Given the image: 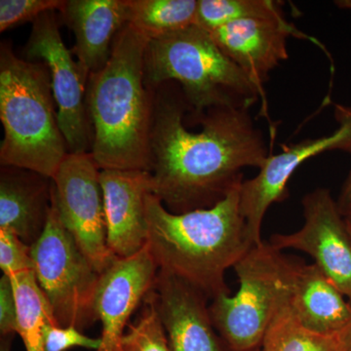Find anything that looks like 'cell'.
<instances>
[{
	"instance_id": "cell-1",
	"label": "cell",
	"mask_w": 351,
	"mask_h": 351,
	"mask_svg": "<svg viewBox=\"0 0 351 351\" xmlns=\"http://www.w3.org/2000/svg\"><path fill=\"white\" fill-rule=\"evenodd\" d=\"M154 91L149 136L152 195L175 214L213 207L243 182V169H260L269 156L250 108L217 107L193 114L200 132L184 126L189 112L181 88Z\"/></svg>"
},
{
	"instance_id": "cell-2",
	"label": "cell",
	"mask_w": 351,
	"mask_h": 351,
	"mask_svg": "<svg viewBox=\"0 0 351 351\" xmlns=\"http://www.w3.org/2000/svg\"><path fill=\"white\" fill-rule=\"evenodd\" d=\"M241 184L213 207L186 213H172L152 193L145 198L147 246L158 270L186 281L208 299L230 295L226 270L253 247L240 210Z\"/></svg>"
},
{
	"instance_id": "cell-3",
	"label": "cell",
	"mask_w": 351,
	"mask_h": 351,
	"mask_svg": "<svg viewBox=\"0 0 351 351\" xmlns=\"http://www.w3.org/2000/svg\"><path fill=\"white\" fill-rule=\"evenodd\" d=\"M149 41L128 23L115 36L108 63L88 78L91 154L101 170L149 172L154 94L145 82Z\"/></svg>"
},
{
	"instance_id": "cell-4",
	"label": "cell",
	"mask_w": 351,
	"mask_h": 351,
	"mask_svg": "<svg viewBox=\"0 0 351 351\" xmlns=\"http://www.w3.org/2000/svg\"><path fill=\"white\" fill-rule=\"evenodd\" d=\"M49 69L43 62L0 48V119L4 137L1 166H12L52 179L69 154L55 112Z\"/></svg>"
},
{
	"instance_id": "cell-5",
	"label": "cell",
	"mask_w": 351,
	"mask_h": 351,
	"mask_svg": "<svg viewBox=\"0 0 351 351\" xmlns=\"http://www.w3.org/2000/svg\"><path fill=\"white\" fill-rule=\"evenodd\" d=\"M145 82L149 90L178 83L193 114L217 107L250 108L265 97L209 32L195 25L149 41Z\"/></svg>"
},
{
	"instance_id": "cell-6",
	"label": "cell",
	"mask_w": 351,
	"mask_h": 351,
	"mask_svg": "<svg viewBox=\"0 0 351 351\" xmlns=\"http://www.w3.org/2000/svg\"><path fill=\"white\" fill-rule=\"evenodd\" d=\"M294 262L263 241L233 267L239 283L237 294L219 295L209 306L228 350H261L270 323L288 301Z\"/></svg>"
},
{
	"instance_id": "cell-7",
	"label": "cell",
	"mask_w": 351,
	"mask_h": 351,
	"mask_svg": "<svg viewBox=\"0 0 351 351\" xmlns=\"http://www.w3.org/2000/svg\"><path fill=\"white\" fill-rule=\"evenodd\" d=\"M31 253L34 276L58 324L83 331L97 322L94 301L101 274L64 228L53 198L47 223Z\"/></svg>"
},
{
	"instance_id": "cell-8",
	"label": "cell",
	"mask_w": 351,
	"mask_h": 351,
	"mask_svg": "<svg viewBox=\"0 0 351 351\" xmlns=\"http://www.w3.org/2000/svg\"><path fill=\"white\" fill-rule=\"evenodd\" d=\"M100 172L91 152L69 154L53 178L52 198L64 228L101 274L119 258L108 248Z\"/></svg>"
},
{
	"instance_id": "cell-9",
	"label": "cell",
	"mask_w": 351,
	"mask_h": 351,
	"mask_svg": "<svg viewBox=\"0 0 351 351\" xmlns=\"http://www.w3.org/2000/svg\"><path fill=\"white\" fill-rule=\"evenodd\" d=\"M25 55L27 61L43 62L49 69L58 121L69 154L91 152L93 132L87 108L88 78L64 45L55 11L34 21Z\"/></svg>"
},
{
	"instance_id": "cell-10",
	"label": "cell",
	"mask_w": 351,
	"mask_h": 351,
	"mask_svg": "<svg viewBox=\"0 0 351 351\" xmlns=\"http://www.w3.org/2000/svg\"><path fill=\"white\" fill-rule=\"evenodd\" d=\"M335 117L339 127L332 134L282 145V152L267 156L255 178L242 182L240 210L246 223L247 237L253 246L263 243L265 214L274 203L288 197V182L302 163L327 152L351 154V107L335 106Z\"/></svg>"
},
{
	"instance_id": "cell-11",
	"label": "cell",
	"mask_w": 351,
	"mask_h": 351,
	"mask_svg": "<svg viewBox=\"0 0 351 351\" xmlns=\"http://www.w3.org/2000/svg\"><path fill=\"white\" fill-rule=\"evenodd\" d=\"M301 230L270 237L279 251L304 252L351 302V237L337 200L327 189H314L302 200Z\"/></svg>"
},
{
	"instance_id": "cell-12",
	"label": "cell",
	"mask_w": 351,
	"mask_h": 351,
	"mask_svg": "<svg viewBox=\"0 0 351 351\" xmlns=\"http://www.w3.org/2000/svg\"><path fill=\"white\" fill-rule=\"evenodd\" d=\"M209 34L221 52L248 76L263 94L270 73L288 60L287 41L290 36L307 39L325 49L317 39L304 34L286 19L237 21Z\"/></svg>"
},
{
	"instance_id": "cell-13",
	"label": "cell",
	"mask_w": 351,
	"mask_h": 351,
	"mask_svg": "<svg viewBox=\"0 0 351 351\" xmlns=\"http://www.w3.org/2000/svg\"><path fill=\"white\" fill-rule=\"evenodd\" d=\"M158 267L145 245L132 257L117 258L100 276L95 313L101 323V346L97 351H119L132 314L152 290Z\"/></svg>"
},
{
	"instance_id": "cell-14",
	"label": "cell",
	"mask_w": 351,
	"mask_h": 351,
	"mask_svg": "<svg viewBox=\"0 0 351 351\" xmlns=\"http://www.w3.org/2000/svg\"><path fill=\"white\" fill-rule=\"evenodd\" d=\"M156 304L172 351H230L217 332L208 298L186 281L158 270L147 293Z\"/></svg>"
},
{
	"instance_id": "cell-15",
	"label": "cell",
	"mask_w": 351,
	"mask_h": 351,
	"mask_svg": "<svg viewBox=\"0 0 351 351\" xmlns=\"http://www.w3.org/2000/svg\"><path fill=\"white\" fill-rule=\"evenodd\" d=\"M107 239L115 257L129 258L147 245L145 198L152 193L147 171L101 170Z\"/></svg>"
},
{
	"instance_id": "cell-16",
	"label": "cell",
	"mask_w": 351,
	"mask_h": 351,
	"mask_svg": "<svg viewBox=\"0 0 351 351\" xmlns=\"http://www.w3.org/2000/svg\"><path fill=\"white\" fill-rule=\"evenodd\" d=\"M75 36L73 53L87 78L101 71L113 41L129 22L127 0H66L60 10Z\"/></svg>"
},
{
	"instance_id": "cell-17",
	"label": "cell",
	"mask_w": 351,
	"mask_h": 351,
	"mask_svg": "<svg viewBox=\"0 0 351 351\" xmlns=\"http://www.w3.org/2000/svg\"><path fill=\"white\" fill-rule=\"evenodd\" d=\"M53 181L31 170L2 166L0 173V230L15 233L32 246L47 223Z\"/></svg>"
},
{
	"instance_id": "cell-18",
	"label": "cell",
	"mask_w": 351,
	"mask_h": 351,
	"mask_svg": "<svg viewBox=\"0 0 351 351\" xmlns=\"http://www.w3.org/2000/svg\"><path fill=\"white\" fill-rule=\"evenodd\" d=\"M289 306L311 331L339 335L351 322V302L315 265L294 262Z\"/></svg>"
},
{
	"instance_id": "cell-19",
	"label": "cell",
	"mask_w": 351,
	"mask_h": 351,
	"mask_svg": "<svg viewBox=\"0 0 351 351\" xmlns=\"http://www.w3.org/2000/svg\"><path fill=\"white\" fill-rule=\"evenodd\" d=\"M9 277L17 301V334L22 338L27 351H45L46 328L58 324L52 307L39 287L34 271Z\"/></svg>"
},
{
	"instance_id": "cell-20",
	"label": "cell",
	"mask_w": 351,
	"mask_h": 351,
	"mask_svg": "<svg viewBox=\"0 0 351 351\" xmlns=\"http://www.w3.org/2000/svg\"><path fill=\"white\" fill-rule=\"evenodd\" d=\"M129 22L152 40L196 23L198 0H127Z\"/></svg>"
},
{
	"instance_id": "cell-21",
	"label": "cell",
	"mask_w": 351,
	"mask_h": 351,
	"mask_svg": "<svg viewBox=\"0 0 351 351\" xmlns=\"http://www.w3.org/2000/svg\"><path fill=\"white\" fill-rule=\"evenodd\" d=\"M288 301L270 323L262 351H341L338 335L320 334L302 326Z\"/></svg>"
},
{
	"instance_id": "cell-22",
	"label": "cell",
	"mask_w": 351,
	"mask_h": 351,
	"mask_svg": "<svg viewBox=\"0 0 351 351\" xmlns=\"http://www.w3.org/2000/svg\"><path fill=\"white\" fill-rule=\"evenodd\" d=\"M248 19L285 20L283 2L274 0H198L195 25L210 32Z\"/></svg>"
},
{
	"instance_id": "cell-23",
	"label": "cell",
	"mask_w": 351,
	"mask_h": 351,
	"mask_svg": "<svg viewBox=\"0 0 351 351\" xmlns=\"http://www.w3.org/2000/svg\"><path fill=\"white\" fill-rule=\"evenodd\" d=\"M144 302L142 316L122 337L119 351H172L156 304L147 294Z\"/></svg>"
},
{
	"instance_id": "cell-24",
	"label": "cell",
	"mask_w": 351,
	"mask_h": 351,
	"mask_svg": "<svg viewBox=\"0 0 351 351\" xmlns=\"http://www.w3.org/2000/svg\"><path fill=\"white\" fill-rule=\"evenodd\" d=\"M63 0H1L0 1V32L15 25L34 22L43 14L61 10Z\"/></svg>"
},
{
	"instance_id": "cell-25",
	"label": "cell",
	"mask_w": 351,
	"mask_h": 351,
	"mask_svg": "<svg viewBox=\"0 0 351 351\" xmlns=\"http://www.w3.org/2000/svg\"><path fill=\"white\" fill-rule=\"evenodd\" d=\"M0 269L7 276L34 271L31 246L15 233L0 230Z\"/></svg>"
},
{
	"instance_id": "cell-26",
	"label": "cell",
	"mask_w": 351,
	"mask_h": 351,
	"mask_svg": "<svg viewBox=\"0 0 351 351\" xmlns=\"http://www.w3.org/2000/svg\"><path fill=\"white\" fill-rule=\"evenodd\" d=\"M101 339L90 338L82 330L73 326L49 325L46 328L44 348L45 351H66L73 348L100 350Z\"/></svg>"
},
{
	"instance_id": "cell-27",
	"label": "cell",
	"mask_w": 351,
	"mask_h": 351,
	"mask_svg": "<svg viewBox=\"0 0 351 351\" xmlns=\"http://www.w3.org/2000/svg\"><path fill=\"white\" fill-rule=\"evenodd\" d=\"M0 332L1 336L18 332V308L12 281L3 274L0 278Z\"/></svg>"
},
{
	"instance_id": "cell-28",
	"label": "cell",
	"mask_w": 351,
	"mask_h": 351,
	"mask_svg": "<svg viewBox=\"0 0 351 351\" xmlns=\"http://www.w3.org/2000/svg\"><path fill=\"white\" fill-rule=\"evenodd\" d=\"M337 203H338L339 211L343 215L351 207V169L341 186Z\"/></svg>"
},
{
	"instance_id": "cell-29",
	"label": "cell",
	"mask_w": 351,
	"mask_h": 351,
	"mask_svg": "<svg viewBox=\"0 0 351 351\" xmlns=\"http://www.w3.org/2000/svg\"><path fill=\"white\" fill-rule=\"evenodd\" d=\"M338 336L341 351H351V322Z\"/></svg>"
},
{
	"instance_id": "cell-30",
	"label": "cell",
	"mask_w": 351,
	"mask_h": 351,
	"mask_svg": "<svg viewBox=\"0 0 351 351\" xmlns=\"http://www.w3.org/2000/svg\"><path fill=\"white\" fill-rule=\"evenodd\" d=\"M14 336H15V335H7V336H1V346H0V351L11 350V343H12Z\"/></svg>"
},
{
	"instance_id": "cell-31",
	"label": "cell",
	"mask_w": 351,
	"mask_h": 351,
	"mask_svg": "<svg viewBox=\"0 0 351 351\" xmlns=\"http://www.w3.org/2000/svg\"><path fill=\"white\" fill-rule=\"evenodd\" d=\"M334 3L339 8L351 10V0H336Z\"/></svg>"
},
{
	"instance_id": "cell-32",
	"label": "cell",
	"mask_w": 351,
	"mask_h": 351,
	"mask_svg": "<svg viewBox=\"0 0 351 351\" xmlns=\"http://www.w3.org/2000/svg\"><path fill=\"white\" fill-rule=\"evenodd\" d=\"M343 218H345L346 228H348V232H350L351 237V207L346 212L345 214L343 215Z\"/></svg>"
},
{
	"instance_id": "cell-33",
	"label": "cell",
	"mask_w": 351,
	"mask_h": 351,
	"mask_svg": "<svg viewBox=\"0 0 351 351\" xmlns=\"http://www.w3.org/2000/svg\"><path fill=\"white\" fill-rule=\"evenodd\" d=\"M253 351H262V350H253Z\"/></svg>"
}]
</instances>
